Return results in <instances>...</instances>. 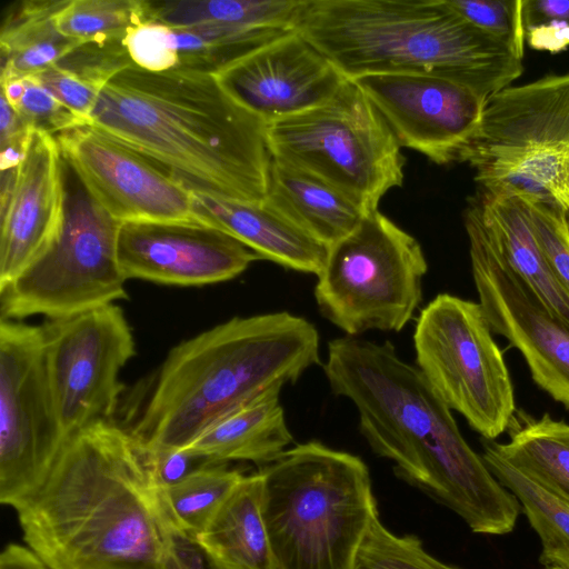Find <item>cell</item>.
Segmentation results:
<instances>
[{
	"mask_svg": "<svg viewBox=\"0 0 569 569\" xmlns=\"http://www.w3.org/2000/svg\"><path fill=\"white\" fill-rule=\"evenodd\" d=\"M13 509L24 546L50 569H166L177 525L148 452L113 421L68 438Z\"/></svg>",
	"mask_w": 569,
	"mask_h": 569,
	"instance_id": "obj_1",
	"label": "cell"
},
{
	"mask_svg": "<svg viewBox=\"0 0 569 569\" xmlns=\"http://www.w3.org/2000/svg\"><path fill=\"white\" fill-rule=\"evenodd\" d=\"M331 391L349 399L359 431L395 475L459 516L475 533L513 530L520 505L462 437L451 410L390 341H329Z\"/></svg>",
	"mask_w": 569,
	"mask_h": 569,
	"instance_id": "obj_2",
	"label": "cell"
},
{
	"mask_svg": "<svg viewBox=\"0 0 569 569\" xmlns=\"http://www.w3.org/2000/svg\"><path fill=\"white\" fill-rule=\"evenodd\" d=\"M89 124L137 151L192 193L263 202L267 123L213 74L134 63L102 89Z\"/></svg>",
	"mask_w": 569,
	"mask_h": 569,
	"instance_id": "obj_3",
	"label": "cell"
},
{
	"mask_svg": "<svg viewBox=\"0 0 569 569\" xmlns=\"http://www.w3.org/2000/svg\"><path fill=\"white\" fill-rule=\"evenodd\" d=\"M319 333L287 311L233 317L173 347L127 426L150 455L181 451L217 421L320 362Z\"/></svg>",
	"mask_w": 569,
	"mask_h": 569,
	"instance_id": "obj_4",
	"label": "cell"
},
{
	"mask_svg": "<svg viewBox=\"0 0 569 569\" xmlns=\"http://www.w3.org/2000/svg\"><path fill=\"white\" fill-rule=\"evenodd\" d=\"M296 30L347 79L438 74L487 100L523 72L522 60L446 0H303Z\"/></svg>",
	"mask_w": 569,
	"mask_h": 569,
	"instance_id": "obj_5",
	"label": "cell"
},
{
	"mask_svg": "<svg viewBox=\"0 0 569 569\" xmlns=\"http://www.w3.org/2000/svg\"><path fill=\"white\" fill-rule=\"evenodd\" d=\"M259 471L276 569H353L379 515L363 460L312 440Z\"/></svg>",
	"mask_w": 569,
	"mask_h": 569,
	"instance_id": "obj_6",
	"label": "cell"
},
{
	"mask_svg": "<svg viewBox=\"0 0 569 569\" xmlns=\"http://www.w3.org/2000/svg\"><path fill=\"white\" fill-rule=\"evenodd\" d=\"M460 162L487 193L516 194L569 214V72L490 96Z\"/></svg>",
	"mask_w": 569,
	"mask_h": 569,
	"instance_id": "obj_7",
	"label": "cell"
},
{
	"mask_svg": "<svg viewBox=\"0 0 569 569\" xmlns=\"http://www.w3.org/2000/svg\"><path fill=\"white\" fill-rule=\"evenodd\" d=\"M267 139L273 158L331 184L367 212L403 182L401 146L351 79L325 103L268 123Z\"/></svg>",
	"mask_w": 569,
	"mask_h": 569,
	"instance_id": "obj_8",
	"label": "cell"
},
{
	"mask_svg": "<svg viewBox=\"0 0 569 569\" xmlns=\"http://www.w3.org/2000/svg\"><path fill=\"white\" fill-rule=\"evenodd\" d=\"M428 264L420 243L379 210L329 247L315 298L322 317L355 337L400 331L422 298Z\"/></svg>",
	"mask_w": 569,
	"mask_h": 569,
	"instance_id": "obj_9",
	"label": "cell"
},
{
	"mask_svg": "<svg viewBox=\"0 0 569 569\" xmlns=\"http://www.w3.org/2000/svg\"><path fill=\"white\" fill-rule=\"evenodd\" d=\"M66 187L60 234L38 260L0 288L1 319L18 321L34 315L54 319L128 298L117 258L120 221L91 197L67 163Z\"/></svg>",
	"mask_w": 569,
	"mask_h": 569,
	"instance_id": "obj_10",
	"label": "cell"
},
{
	"mask_svg": "<svg viewBox=\"0 0 569 569\" xmlns=\"http://www.w3.org/2000/svg\"><path fill=\"white\" fill-rule=\"evenodd\" d=\"M491 332L479 302L440 293L420 311L413 333L421 373L486 440L507 431L517 411L510 375Z\"/></svg>",
	"mask_w": 569,
	"mask_h": 569,
	"instance_id": "obj_11",
	"label": "cell"
},
{
	"mask_svg": "<svg viewBox=\"0 0 569 569\" xmlns=\"http://www.w3.org/2000/svg\"><path fill=\"white\" fill-rule=\"evenodd\" d=\"M66 437L41 326L0 321V501L13 508L44 479Z\"/></svg>",
	"mask_w": 569,
	"mask_h": 569,
	"instance_id": "obj_12",
	"label": "cell"
},
{
	"mask_svg": "<svg viewBox=\"0 0 569 569\" xmlns=\"http://www.w3.org/2000/svg\"><path fill=\"white\" fill-rule=\"evenodd\" d=\"M50 389L66 440L112 421L121 369L136 355L132 329L116 303L41 325Z\"/></svg>",
	"mask_w": 569,
	"mask_h": 569,
	"instance_id": "obj_13",
	"label": "cell"
},
{
	"mask_svg": "<svg viewBox=\"0 0 569 569\" xmlns=\"http://www.w3.org/2000/svg\"><path fill=\"white\" fill-rule=\"evenodd\" d=\"M463 221L479 305L491 330L520 351L533 381L569 409V326L501 257L477 201L467 207Z\"/></svg>",
	"mask_w": 569,
	"mask_h": 569,
	"instance_id": "obj_14",
	"label": "cell"
},
{
	"mask_svg": "<svg viewBox=\"0 0 569 569\" xmlns=\"http://www.w3.org/2000/svg\"><path fill=\"white\" fill-rule=\"evenodd\" d=\"M381 114L399 144L437 164L460 158L476 134L486 99L455 79L381 73L351 79Z\"/></svg>",
	"mask_w": 569,
	"mask_h": 569,
	"instance_id": "obj_15",
	"label": "cell"
},
{
	"mask_svg": "<svg viewBox=\"0 0 569 569\" xmlns=\"http://www.w3.org/2000/svg\"><path fill=\"white\" fill-rule=\"evenodd\" d=\"M66 163L116 220H193L191 192L142 154L87 123L56 136Z\"/></svg>",
	"mask_w": 569,
	"mask_h": 569,
	"instance_id": "obj_16",
	"label": "cell"
},
{
	"mask_svg": "<svg viewBox=\"0 0 569 569\" xmlns=\"http://www.w3.org/2000/svg\"><path fill=\"white\" fill-rule=\"evenodd\" d=\"M117 258L127 280L184 287L231 280L261 260L234 237L196 219L120 222Z\"/></svg>",
	"mask_w": 569,
	"mask_h": 569,
	"instance_id": "obj_17",
	"label": "cell"
},
{
	"mask_svg": "<svg viewBox=\"0 0 569 569\" xmlns=\"http://www.w3.org/2000/svg\"><path fill=\"white\" fill-rule=\"evenodd\" d=\"M66 203V162L57 139L36 130L20 166L1 171L0 288L57 240Z\"/></svg>",
	"mask_w": 569,
	"mask_h": 569,
	"instance_id": "obj_18",
	"label": "cell"
},
{
	"mask_svg": "<svg viewBox=\"0 0 569 569\" xmlns=\"http://www.w3.org/2000/svg\"><path fill=\"white\" fill-rule=\"evenodd\" d=\"M216 77L237 102L267 124L325 103L347 79L297 30Z\"/></svg>",
	"mask_w": 569,
	"mask_h": 569,
	"instance_id": "obj_19",
	"label": "cell"
},
{
	"mask_svg": "<svg viewBox=\"0 0 569 569\" xmlns=\"http://www.w3.org/2000/svg\"><path fill=\"white\" fill-rule=\"evenodd\" d=\"M196 220L220 229L261 259L318 276L329 247L317 241L264 202H244L191 192Z\"/></svg>",
	"mask_w": 569,
	"mask_h": 569,
	"instance_id": "obj_20",
	"label": "cell"
},
{
	"mask_svg": "<svg viewBox=\"0 0 569 569\" xmlns=\"http://www.w3.org/2000/svg\"><path fill=\"white\" fill-rule=\"evenodd\" d=\"M263 202L327 247L368 213L331 184L273 157Z\"/></svg>",
	"mask_w": 569,
	"mask_h": 569,
	"instance_id": "obj_21",
	"label": "cell"
},
{
	"mask_svg": "<svg viewBox=\"0 0 569 569\" xmlns=\"http://www.w3.org/2000/svg\"><path fill=\"white\" fill-rule=\"evenodd\" d=\"M280 391L271 390L227 415L181 451L211 465L250 461L264 467L292 442Z\"/></svg>",
	"mask_w": 569,
	"mask_h": 569,
	"instance_id": "obj_22",
	"label": "cell"
},
{
	"mask_svg": "<svg viewBox=\"0 0 569 569\" xmlns=\"http://www.w3.org/2000/svg\"><path fill=\"white\" fill-rule=\"evenodd\" d=\"M477 203L486 232L501 257L549 310L569 326V296L545 259L525 199L482 192Z\"/></svg>",
	"mask_w": 569,
	"mask_h": 569,
	"instance_id": "obj_23",
	"label": "cell"
},
{
	"mask_svg": "<svg viewBox=\"0 0 569 569\" xmlns=\"http://www.w3.org/2000/svg\"><path fill=\"white\" fill-rule=\"evenodd\" d=\"M261 499L260 471L244 475L209 525L194 536L218 569H276Z\"/></svg>",
	"mask_w": 569,
	"mask_h": 569,
	"instance_id": "obj_24",
	"label": "cell"
},
{
	"mask_svg": "<svg viewBox=\"0 0 569 569\" xmlns=\"http://www.w3.org/2000/svg\"><path fill=\"white\" fill-rule=\"evenodd\" d=\"M64 1L22 0L8 7L0 30V79L34 76L81 43L62 34L56 24Z\"/></svg>",
	"mask_w": 569,
	"mask_h": 569,
	"instance_id": "obj_25",
	"label": "cell"
},
{
	"mask_svg": "<svg viewBox=\"0 0 569 569\" xmlns=\"http://www.w3.org/2000/svg\"><path fill=\"white\" fill-rule=\"evenodd\" d=\"M509 442L497 451L536 482L569 501V423L546 413L533 418L515 413L508 429Z\"/></svg>",
	"mask_w": 569,
	"mask_h": 569,
	"instance_id": "obj_26",
	"label": "cell"
},
{
	"mask_svg": "<svg viewBox=\"0 0 569 569\" xmlns=\"http://www.w3.org/2000/svg\"><path fill=\"white\" fill-rule=\"evenodd\" d=\"M481 457L495 478L516 497L539 536L540 562L555 567L569 557V501L507 461L495 448L493 440H483Z\"/></svg>",
	"mask_w": 569,
	"mask_h": 569,
	"instance_id": "obj_27",
	"label": "cell"
},
{
	"mask_svg": "<svg viewBox=\"0 0 569 569\" xmlns=\"http://www.w3.org/2000/svg\"><path fill=\"white\" fill-rule=\"evenodd\" d=\"M303 0H178L149 1L151 21L171 28L230 23L286 31L296 30Z\"/></svg>",
	"mask_w": 569,
	"mask_h": 569,
	"instance_id": "obj_28",
	"label": "cell"
},
{
	"mask_svg": "<svg viewBox=\"0 0 569 569\" xmlns=\"http://www.w3.org/2000/svg\"><path fill=\"white\" fill-rule=\"evenodd\" d=\"M292 31L213 22L173 28L177 68L216 76Z\"/></svg>",
	"mask_w": 569,
	"mask_h": 569,
	"instance_id": "obj_29",
	"label": "cell"
},
{
	"mask_svg": "<svg viewBox=\"0 0 569 569\" xmlns=\"http://www.w3.org/2000/svg\"><path fill=\"white\" fill-rule=\"evenodd\" d=\"M243 476L227 465H209L160 489L174 521L196 536L209 525Z\"/></svg>",
	"mask_w": 569,
	"mask_h": 569,
	"instance_id": "obj_30",
	"label": "cell"
},
{
	"mask_svg": "<svg viewBox=\"0 0 569 569\" xmlns=\"http://www.w3.org/2000/svg\"><path fill=\"white\" fill-rule=\"evenodd\" d=\"M59 31L80 42L123 39L151 21L147 0H66L54 17Z\"/></svg>",
	"mask_w": 569,
	"mask_h": 569,
	"instance_id": "obj_31",
	"label": "cell"
},
{
	"mask_svg": "<svg viewBox=\"0 0 569 569\" xmlns=\"http://www.w3.org/2000/svg\"><path fill=\"white\" fill-rule=\"evenodd\" d=\"M353 569H458L430 555L415 535L398 536L377 515L360 546Z\"/></svg>",
	"mask_w": 569,
	"mask_h": 569,
	"instance_id": "obj_32",
	"label": "cell"
},
{
	"mask_svg": "<svg viewBox=\"0 0 569 569\" xmlns=\"http://www.w3.org/2000/svg\"><path fill=\"white\" fill-rule=\"evenodd\" d=\"M470 24L523 60L522 0H446Z\"/></svg>",
	"mask_w": 569,
	"mask_h": 569,
	"instance_id": "obj_33",
	"label": "cell"
},
{
	"mask_svg": "<svg viewBox=\"0 0 569 569\" xmlns=\"http://www.w3.org/2000/svg\"><path fill=\"white\" fill-rule=\"evenodd\" d=\"M523 199L545 259L553 277L569 296V214L555 204Z\"/></svg>",
	"mask_w": 569,
	"mask_h": 569,
	"instance_id": "obj_34",
	"label": "cell"
},
{
	"mask_svg": "<svg viewBox=\"0 0 569 569\" xmlns=\"http://www.w3.org/2000/svg\"><path fill=\"white\" fill-rule=\"evenodd\" d=\"M526 43L535 50L559 53L569 48V0H522Z\"/></svg>",
	"mask_w": 569,
	"mask_h": 569,
	"instance_id": "obj_35",
	"label": "cell"
},
{
	"mask_svg": "<svg viewBox=\"0 0 569 569\" xmlns=\"http://www.w3.org/2000/svg\"><path fill=\"white\" fill-rule=\"evenodd\" d=\"M22 94L13 107L34 130L58 136L88 122L61 103L34 76L23 77Z\"/></svg>",
	"mask_w": 569,
	"mask_h": 569,
	"instance_id": "obj_36",
	"label": "cell"
},
{
	"mask_svg": "<svg viewBox=\"0 0 569 569\" xmlns=\"http://www.w3.org/2000/svg\"><path fill=\"white\" fill-rule=\"evenodd\" d=\"M123 44L132 62L150 72H164L179 62L173 28L147 21L128 31Z\"/></svg>",
	"mask_w": 569,
	"mask_h": 569,
	"instance_id": "obj_37",
	"label": "cell"
},
{
	"mask_svg": "<svg viewBox=\"0 0 569 569\" xmlns=\"http://www.w3.org/2000/svg\"><path fill=\"white\" fill-rule=\"evenodd\" d=\"M61 103L78 117L90 122L101 91L82 81L58 64L34 74Z\"/></svg>",
	"mask_w": 569,
	"mask_h": 569,
	"instance_id": "obj_38",
	"label": "cell"
},
{
	"mask_svg": "<svg viewBox=\"0 0 569 569\" xmlns=\"http://www.w3.org/2000/svg\"><path fill=\"white\" fill-rule=\"evenodd\" d=\"M0 569H50L27 546L10 543L0 555Z\"/></svg>",
	"mask_w": 569,
	"mask_h": 569,
	"instance_id": "obj_39",
	"label": "cell"
},
{
	"mask_svg": "<svg viewBox=\"0 0 569 569\" xmlns=\"http://www.w3.org/2000/svg\"><path fill=\"white\" fill-rule=\"evenodd\" d=\"M555 567H559L561 569H569V557L565 558L563 560H561L557 566Z\"/></svg>",
	"mask_w": 569,
	"mask_h": 569,
	"instance_id": "obj_40",
	"label": "cell"
},
{
	"mask_svg": "<svg viewBox=\"0 0 569 569\" xmlns=\"http://www.w3.org/2000/svg\"><path fill=\"white\" fill-rule=\"evenodd\" d=\"M546 569H561L559 567H546Z\"/></svg>",
	"mask_w": 569,
	"mask_h": 569,
	"instance_id": "obj_41",
	"label": "cell"
}]
</instances>
